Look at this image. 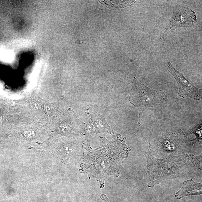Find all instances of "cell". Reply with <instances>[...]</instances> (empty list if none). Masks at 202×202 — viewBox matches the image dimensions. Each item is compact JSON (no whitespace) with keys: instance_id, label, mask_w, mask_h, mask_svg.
<instances>
[{"instance_id":"cell-4","label":"cell","mask_w":202,"mask_h":202,"mask_svg":"<svg viewBox=\"0 0 202 202\" xmlns=\"http://www.w3.org/2000/svg\"><path fill=\"white\" fill-rule=\"evenodd\" d=\"M196 20L195 12L187 7L178 6L173 11L170 28L185 27L191 26Z\"/></svg>"},{"instance_id":"cell-3","label":"cell","mask_w":202,"mask_h":202,"mask_svg":"<svg viewBox=\"0 0 202 202\" xmlns=\"http://www.w3.org/2000/svg\"><path fill=\"white\" fill-rule=\"evenodd\" d=\"M170 73L173 76L178 84V95L183 98H191L195 100H202V90L194 86L185 78L182 73L178 72L170 63H167Z\"/></svg>"},{"instance_id":"cell-5","label":"cell","mask_w":202,"mask_h":202,"mask_svg":"<svg viewBox=\"0 0 202 202\" xmlns=\"http://www.w3.org/2000/svg\"><path fill=\"white\" fill-rule=\"evenodd\" d=\"M201 183L195 182L192 179L185 181L183 182L181 189L175 193L177 199H181L185 196L202 194Z\"/></svg>"},{"instance_id":"cell-6","label":"cell","mask_w":202,"mask_h":202,"mask_svg":"<svg viewBox=\"0 0 202 202\" xmlns=\"http://www.w3.org/2000/svg\"><path fill=\"white\" fill-rule=\"evenodd\" d=\"M101 198L104 200V201L105 202H110L109 201L108 199L107 198V196L104 194H102L101 195Z\"/></svg>"},{"instance_id":"cell-1","label":"cell","mask_w":202,"mask_h":202,"mask_svg":"<svg viewBox=\"0 0 202 202\" xmlns=\"http://www.w3.org/2000/svg\"><path fill=\"white\" fill-rule=\"evenodd\" d=\"M145 156L149 173L148 185L149 187L164 180L177 178L187 159L186 155L158 159L152 156L150 152L146 153Z\"/></svg>"},{"instance_id":"cell-2","label":"cell","mask_w":202,"mask_h":202,"mask_svg":"<svg viewBox=\"0 0 202 202\" xmlns=\"http://www.w3.org/2000/svg\"><path fill=\"white\" fill-rule=\"evenodd\" d=\"M132 92L129 96L131 103L137 107L139 115L147 107L168 100L164 92L161 90H154L140 83L135 78L133 81Z\"/></svg>"}]
</instances>
